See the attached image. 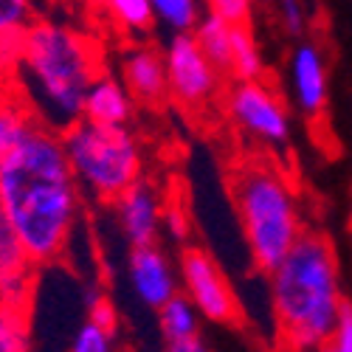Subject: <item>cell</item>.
Listing matches in <instances>:
<instances>
[{
    "label": "cell",
    "mask_w": 352,
    "mask_h": 352,
    "mask_svg": "<svg viewBox=\"0 0 352 352\" xmlns=\"http://www.w3.org/2000/svg\"><path fill=\"white\" fill-rule=\"evenodd\" d=\"M169 99L186 113H203L223 91V74L200 51L192 32L172 34L164 45Z\"/></svg>",
    "instance_id": "6"
},
{
    "label": "cell",
    "mask_w": 352,
    "mask_h": 352,
    "mask_svg": "<svg viewBox=\"0 0 352 352\" xmlns=\"http://www.w3.org/2000/svg\"><path fill=\"white\" fill-rule=\"evenodd\" d=\"M28 316L20 307L0 305V352H28Z\"/></svg>",
    "instance_id": "21"
},
{
    "label": "cell",
    "mask_w": 352,
    "mask_h": 352,
    "mask_svg": "<svg viewBox=\"0 0 352 352\" xmlns=\"http://www.w3.org/2000/svg\"><path fill=\"white\" fill-rule=\"evenodd\" d=\"M23 34L25 32H12V34L0 37V87H3L17 71V60H20V51H23Z\"/></svg>",
    "instance_id": "24"
},
{
    "label": "cell",
    "mask_w": 352,
    "mask_h": 352,
    "mask_svg": "<svg viewBox=\"0 0 352 352\" xmlns=\"http://www.w3.org/2000/svg\"><path fill=\"white\" fill-rule=\"evenodd\" d=\"M231 25L226 17L214 14V12H206L197 25H195V43L200 45V51L209 56V63L226 76L228 74V65H231Z\"/></svg>",
    "instance_id": "17"
},
{
    "label": "cell",
    "mask_w": 352,
    "mask_h": 352,
    "mask_svg": "<svg viewBox=\"0 0 352 352\" xmlns=\"http://www.w3.org/2000/svg\"><path fill=\"white\" fill-rule=\"evenodd\" d=\"M37 265L28 259L23 243L0 212V305L25 310L32 302Z\"/></svg>",
    "instance_id": "12"
},
{
    "label": "cell",
    "mask_w": 352,
    "mask_h": 352,
    "mask_svg": "<svg viewBox=\"0 0 352 352\" xmlns=\"http://www.w3.org/2000/svg\"><path fill=\"white\" fill-rule=\"evenodd\" d=\"M155 20L166 25L172 34L178 32H195L197 20L203 17L200 0H150Z\"/></svg>",
    "instance_id": "20"
},
{
    "label": "cell",
    "mask_w": 352,
    "mask_h": 352,
    "mask_svg": "<svg viewBox=\"0 0 352 352\" xmlns=\"http://www.w3.org/2000/svg\"><path fill=\"white\" fill-rule=\"evenodd\" d=\"M60 135L79 189L94 200L113 203L127 186L144 178V146L130 124L76 119Z\"/></svg>",
    "instance_id": "5"
},
{
    "label": "cell",
    "mask_w": 352,
    "mask_h": 352,
    "mask_svg": "<svg viewBox=\"0 0 352 352\" xmlns=\"http://www.w3.org/2000/svg\"><path fill=\"white\" fill-rule=\"evenodd\" d=\"M113 220L122 231L127 248L153 245L161 237V217H164V197L146 178L127 186L113 203Z\"/></svg>",
    "instance_id": "9"
},
{
    "label": "cell",
    "mask_w": 352,
    "mask_h": 352,
    "mask_svg": "<svg viewBox=\"0 0 352 352\" xmlns=\"http://www.w3.org/2000/svg\"><path fill=\"white\" fill-rule=\"evenodd\" d=\"M104 71V56L91 34L60 20H34L23 34L17 91L37 119L63 133L82 119L91 82Z\"/></svg>",
    "instance_id": "2"
},
{
    "label": "cell",
    "mask_w": 352,
    "mask_h": 352,
    "mask_svg": "<svg viewBox=\"0 0 352 352\" xmlns=\"http://www.w3.org/2000/svg\"><path fill=\"white\" fill-rule=\"evenodd\" d=\"M135 113V99L124 87L122 76H113L107 68L91 82L82 104V119L96 124H130Z\"/></svg>",
    "instance_id": "14"
},
{
    "label": "cell",
    "mask_w": 352,
    "mask_h": 352,
    "mask_svg": "<svg viewBox=\"0 0 352 352\" xmlns=\"http://www.w3.org/2000/svg\"><path fill=\"white\" fill-rule=\"evenodd\" d=\"M228 74L240 82L262 79L265 76V60L256 45V37L248 23H234L231 25V65Z\"/></svg>",
    "instance_id": "18"
},
{
    "label": "cell",
    "mask_w": 352,
    "mask_h": 352,
    "mask_svg": "<svg viewBox=\"0 0 352 352\" xmlns=\"http://www.w3.org/2000/svg\"><path fill=\"white\" fill-rule=\"evenodd\" d=\"M209 12L226 17L228 23H248L254 12V0H206Z\"/></svg>",
    "instance_id": "27"
},
{
    "label": "cell",
    "mask_w": 352,
    "mask_h": 352,
    "mask_svg": "<svg viewBox=\"0 0 352 352\" xmlns=\"http://www.w3.org/2000/svg\"><path fill=\"white\" fill-rule=\"evenodd\" d=\"M330 344L338 352H352V305L349 302L341 305V316H338V324H336Z\"/></svg>",
    "instance_id": "29"
},
{
    "label": "cell",
    "mask_w": 352,
    "mask_h": 352,
    "mask_svg": "<svg viewBox=\"0 0 352 352\" xmlns=\"http://www.w3.org/2000/svg\"><path fill=\"white\" fill-rule=\"evenodd\" d=\"M116 330H107L96 321L85 318V324L76 330L68 352H116Z\"/></svg>",
    "instance_id": "22"
},
{
    "label": "cell",
    "mask_w": 352,
    "mask_h": 352,
    "mask_svg": "<svg viewBox=\"0 0 352 352\" xmlns=\"http://www.w3.org/2000/svg\"><path fill=\"white\" fill-rule=\"evenodd\" d=\"M34 20V0H0V37L12 32H25Z\"/></svg>",
    "instance_id": "23"
},
{
    "label": "cell",
    "mask_w": 352,
    "mask_h": 352,
    "mask_svg": "<svg viewBox=\"0 0 352 352\" xmlns=\"http://www.w3.org/2000/svg\"><path fill=\"white\" fill-rule=\"evenodd\" d=\"M122 82L135 99V104L144 107H161L169 99L166 87V65L164 51L155 45H130L122 54Z\"/></svg>",
    "instance_id": "11"
},
{
    "label": "cell",
    "mask_w": 352,
    "mask_h": 352,
    "mask_svg": "<svg viewBox=\"0 0 352 352\" xmlns=\"http://www.w3.org/2000/svg\"><path fill=\"white\" fill-rule=\"evenodd\" d=\"M127 279H130V287L138 296V302L150 310H158L164 302H169L175 293L181 290L178 271H175L172 259L166 256V251L158 243L130 248Z\"/></svg>",
    "instance_id": "10"
},
{
    "label": "cell",
    "mask_w": 352,
    "mask_h": 352,
    "mask_svg": "<svg viewBox=\"0 0 352 352\" xmlns=\"http://www.w3.org/2000/svg\"><path fill=\"white\" fill-rule=\"evenodd\" d=\"M226 110L234 124L262 144L285 146L290 141L287 107L262 79L234 82L226 91Z\"/></svg>",
    "instance_id": "8"
},
{
    "label": "cell",
    "mask_w": 352,
    "mask_h": 352,
    "mask_svg": "<svg viewBox=\"0 0 352 352\" xmlns=\"http://www.w3.org/2000/svg\"><path fill=\"white\" fill-rule=\"evenodd\" d=\"M181 287L189 302L197 307L203 318L214 324H234L240 321V302L234 296V287L226 279L217 259L200 245H184L181 265H178Z\"/></svg>",
    "instance_id": "7"
},
{
    "label": "cell",
    "mask_w": 352,
    "mask_h": 352,
    "mask_svg": "<svg viewBox=\"0 0 352 352\" xmlns=\"http://www.w3.org/2000/svg\"><path fill=\"white\" fill-rule=\"evenodd\" d=\"M276 9H279V20L285 25V32L299 37L307 23V12H305L302 0H276Z\"/></svg>",
    "instance_id": "26"
},
{
    "label": "cell",
    "mask_w": 352,
    "mask_h": 352,
    "mask_svg": "<svg viewBox=\"0 0 352 352\" xmlns=\"http://www.w3.org/2000/svg\"><path fill=\"white\" fill-rule=\"evenodd\" d=\"M87 318L96 321V324L107 327V330H116L119 333V310H116V305L107 299V296H94L91 305H87Z\"/></svg>",
    "instance_id": "28"
},
{
    "label": "cell",
    "mask_w": 352,
    "mask_h": 352,
    "mask_svg": "<svg viewBox=\"0 0 352 352\" xmlns=\"http://www.w3.org/2000/svg\"><path fill=\"white\" fill-rule=\"evenodd\" d=\"M228 186L251 262L268 276L305 231L296 189L276 164L262 158L234 166Z\"/></svg>",
    "instance_id": "4"
},
{
    "label": "cell",
    "mask_w": 352,
    "mask_h": 352,
    "mask_svg": "<svg viewBox=\"0 0 352 352\" xmlns=\"http://www.w3.org/2000/svg\"><path fill=\"white\" fill-rule=\"evenodd\" d=\"M166 352H212V346L203 341L200 336H195V338H186V341H175V344H169Z\"/></svg>",
    "instance_id": "30"
},
{
    "label": "cell",
    "mask_w": 352,
    "mask_h": 352,
    "mask_svg": "<svg viewBox=\"0 0 352 352\" xmlns=\"http://www.w3.org/2000/svg\"><path fill=\"white\" fill-rule=\"evenodd\" d=\"M155 313H158V327H161V336L166 344L200 336V318L203 316L197 313V307L189 302V296L184 290L175 293V296L169 302H164Z\"/></svg>",
    "instance_id": "16"
},
{
    "label": "cell",
    "mask_w": 352,
    "mask_h": 352,
    "mask_svg": "<svg viewBox=\"0 0 352 352\" xmlns=\"http://www.w3.org/2000/svg\"><path fill=\"white\" fill-rule=\"evenodd\" d=\"M268 279L282 346L287 352H310L327 344L344 305L333 243L324 234L302 231Z\"/></svg>",
    "instance_id": "3"
},
{
    "label": "cell",
    "mask_w": 352,
    "mask_h": 352,
    "mask_svg": "<svg viewBox=\"0 0 352 352\" xmlns=\"http://www.w3.org/2000/svg\"><path fill=\"white\" fill-rule=\"evenodd\" d=\"M290 87H293V102L296 107L316 119L321 116L327 104V65L324 54L313 43L296 45L290 56Z\"/></svg>",
    "instance_id": "13"
},
{
    "label": "cell",
    "mask_w": 352,
    "mask_h": 352,
    "mask_svg": "<svg viewBox=\"0 0 352 352\" xmlns=\"http://www.w3.org/2000/svg\"><path fill=\"white\" fill-rule=\"evenodd\" d=\"M34 122L37 116L32 113V107H28L20 91L9 94L0 87V158L14 150Z\"/></svg>",
    "instance_id": "15"
},
{
    "label": "cell",
    "mask_w": 352,
    "mask_h": 352,
    "mask_svg": "<svg viewBox=\"0 0 352 352\" xmlns=\"http://www.w3.org/2000/svg\"><path fill=\"white\" fill-rule=\"evenodd\" d=\"M161 231H166L169 237L175 243H186L189 240V214L184 206H178V203H169V206H164V217H161Z\"/></svg>",
    "instance_id": "25"
},
{
    "label": "cell",
    "mask_w": 352,
    "mask_h": 352,
    "mask_svg": "<svg viewBox=\"0 0 352 352\" xmlns=\"http://www.w3.org/2000/svg\"><path fill=\"white\" fill-rule=\"evenodd\" d=\"M0 212L37 268L65 256L82 214V189L63 135L40 119L0 158Z\"/></svg>",
    "instance_id": "1"
},
{
    "label": "cell",
    "mask_w": 352,
    "mask_h": 352,
    "mask_svg": "<svg viewBox=\"0 0 352 352\" xmlns=\"http://www.w3.org/2000/svg\"><path fill=\"white\" fill-rule=\"evenodd\" d=\"M110 23L127 37H146L155 28V12L150 0H104L102 6Z\"/></svg>",
    "instance_id": "19"
},
{
    "label": "cell",
    "mask_w": 352,
    "mask_h": 352,
    "mask_svg": "<svg viewBox=\"0 0 352 352\" xmlns=\"http://www.w3.org/2000/svg\"><path fill=\"white\" fill-rule=\"evenodd\" d=\"M87 3H91L94 9H102V6H104V0H87Z\"/></svg>",
    "instance_id": "32"
},
{
    "label": "cell",
    "mask_w": 352,
    "mask_h": 352,
    "mask_svg": "<svg viewBox=\"0 0 352 352\" xmlns=\"http://www.w3.org/2000/svg\"><path fill=\"white\" fill-rule=\"evenodd\" d=\"M310 352H338V349H336V346L327 341V344H321V346H316V349H310Z\"/></svg>",
    "instance_id": "31"
}]
</instances>
